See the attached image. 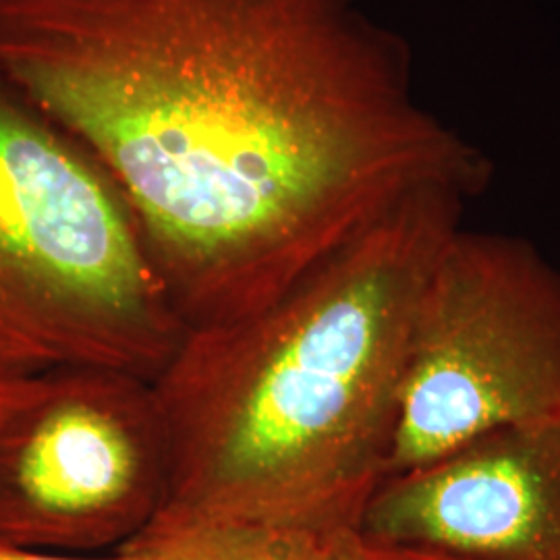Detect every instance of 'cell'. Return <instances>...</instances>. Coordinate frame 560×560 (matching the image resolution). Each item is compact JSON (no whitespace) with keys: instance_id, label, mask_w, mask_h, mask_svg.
<instances>
[{"instance_id":"obj_3","label":"cell","mask_w":560,"mask_h":560,"mask_svg":"<svg viewBox=\"0 0 560 560\" xmlns=\"http://www.w3.org/2000/svg\"><path fill=\"white\" fill-rule=\"evenodd\" d=\"M185 332L119 189L0 75V388L67 370L154 382Z\"/></svg>"},{"instance_id":"obj_9","label":"cell","mask_w":560,"mask_h":560,"mask_svg":"<svg viewBox=\"0 0 560 560\" xmlns=\"http://www.w3.org/2000/svg\"><path fill=\"white\" fill-rule=\"evenodd\" d=\"M0 560H141L138 555L131 552H120L113 557H78V555H59V552H42V550H32L23 548L13 541L0 538Z\"/></svg>"},{"instance_id":"obj_7","label":"cell","mask_w":560,"mask_h":560,"mask_svg":"<svg viewBox=\"0 0 560 560\" xmlns=\"http://www.w3.org/2000/svg\"><path fill=\"white\" fill-rule=\"evenodd\" d=\"M337 540L264 523H152L119 550L141 560H332Z\"/></svg>"},{"instance_id":"obj_8","label":"cell","mask_w":560,"mask_h":560,"mask_svg":"<svg viewBox=\"0 0 560 560\" xmlns=\"http://www.w3.org/2000/svg\"><path fill=\"white\" fill-rule=\"evenodd\" d=\"M332 560H471L425 546L395 544L349 532L335 541Z\"/></svg>"},{"instance_id":"obj_5","label":"cell","mask_w":560,"mask_h":560,"mask_svg":"<svg viewBox=\"0 0 560 560\" xmlns=\"http://www.w3.org/2000/svg\"><path fill=\"white\" fill-rule=\"evenodd\" d=\"M168 455L152 382L67 370L0 416V538L59 555L119 550L161 513Z\"/></svg>"},{"instance_id":"obj_2","label":"cell","mask_w":560,"mask_h":560,"mask_svg":"<svg viewBox=\"0 0 560 560\" xmlns=\"http://www.w3.org/2000/svg\"><path fill=\"white\" fill-rule=\"evenodd\" d=\"M467 200L423 187L275 305L185 332L152 382L168 455L152 523L360 532L390 478L421 295Z\"/></svg>"},{"instance_id":"obj_4","label":"cell","mask_w":560,"mask_h":560,"mask_svg":"<svg viewBox=\"0 0 560 560\" xmlns=\"http://www.w3.org/2000/svg\"><path fill=\"white\" fill-rule=\"evenodd\" d=\"M560 418V272L521 237L459 229L421 295L390 476Z\"/></svg>"},{"instance_id":"obj_6","label":"cell","mask_w":560,"mask_h":560,"mask_svg":"<svg viewBox=\"0 0 560 560\" xmlns=\"http://www.w3.org/2000/svg\"><path fill=\"white\" fill-rule=\"evenodd\" d=\"M360 534L471 560H560V418L488 432L390 476Z\"/></svg>"},{"instance_id":"obj_10","label":"cell","mask_w":560,"mask_h":560,"mask_svg":"<svg viewBox=\"0 0 560 560\" xmlns=\"http://www.w3.org/2000/svg\"><path fill=\"white\" fill-rule=\"evenodd\" d=\"M21 384L18 386H4V388H0V416L4 413V409L9 407V402L13 400L15 397V393H18V388H20Z\"/></svg>"},{"instance_id":"obj_1","label":"cell","mask_w":560,"mask_h":560,"mask_svg":"<svg viewBox=\"0 0 560 560\" xmlns=\"http://www.w3.org/2000/svg\"><path fill=\"white\" fill-rule=\"evenodd\" d=\"M0 75L119 189L187 330L275 305L423 187L492 177L358 0H0Z\"/></svg>"}]
</instances>
